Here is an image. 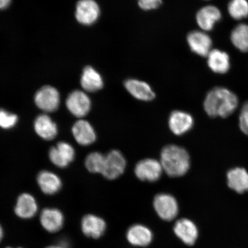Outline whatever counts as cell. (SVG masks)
<instances>
[{
  "label": "cell",
  "mask_w": 248,
  "mask_h": 248,
  "mask_svg": "<svg viewBox=\"0 0 248 248\" xmlns=\"http://www.w3.org/2000/svg\"><path fill=\"white\" fill-rule=\"evenodd\" d=\"M154 206L161 218L171 221L178 215L179 207L175 198L169 194H159L155 197Z\"/></svg>",
  "instance_id": "cell-6"
},
{
  "label": "cell",
  "mask_w": 248,
  "mask_h": 248,
  "mask_svg": "<svg viewBox=\"0 0 248 248\" xmlns=\"http://www.w3.org/2000/svg\"><path fill=\"white\" fill-rule=\"evenodd\" d=\"M64 218L61 211L55 208H46L40 216V222L42 227L49 232L60 231L63 227Z\"/></svg>",
  "instance_id": "cell-15"
},
{
  "label": "cell",
  "mask_w": 248,
  "mask_h": 248,
  "mask_svg": "<svg viewBox=\"0 0 248 248\" xmlns=\"http://www.w3.org/2000/svg\"><path fill=\"white\" fill-rule=\"evenodd\" d=\"M126 238L133 246L146 247L153 240V234L146 226L135 225L127 231Z\"/></svg>",
  "instance_id": "cell-22"
},
{
  "label": "cell",
  "mask_w": 248,
  "mask_h": 248,
  "mask_svg": "<svg viewBox=\"0 0 248 248\" xmlns=\"http://www.w3.org/2000/svg\"><path fill=\"white\" fill-rule=\"evenodd\" d=\"M46 248H66L64 246H49L48 247H46Z\"/></svg>",
  "instance_id": "cell-33"
},
{
  "label": "cell",
  "mask_w": 248,
  "mask_h": 248,
  "mask_svg": "<svg viewBox=\"0 0 248 248\" xmlns=\"http://www.w3.org/2000/svg\"><path fill=\"white\" fill-rule=\"evenodd\" d=\"M80 225L83 234L87 237L95 239L101 237L107 228L104 220L93 215H87L83 217Z\"/></svg>",
  "instance_id": "cell-19"
},
{
  "label": "cell",
  "mask_w": 248,
  "mask_h": 248,
  "mask_svg": "<svg viewBox=\"0 0 248 248\" xmlns=\"http://www.w3.org/2000/svg\"><path fill=\"white\" fill-rule=\"evenodd\" d=\"M71 131L77 143L82 146H88L94 143L97 139L94 128L85 120L77 121L74 124Z\"/></svg>",
  "instance_id": "cell-12"
},
{
  "label": "cell",
  "mask_w": 248,
  "mask_h": 248,
  "mask_svg": "<svg viewBox=\"0 0 248 248\" xmlns=\"http://www.w3.org/2000/svg\"><path fill=\"white\" fill-rule=\"evenodd\" d=\"M3 235H4V232H3V229L1 225H0V241L2 239Z\"/></svg>",
  "instance_id": "cell-32"
},
{
  "label": "cell",
  "mask_w": 248,
  "mask_h": 248,
  "mask_svg": "<svg viewBox=\"0 0 248 248\" xmlns=\"http://www.w3.org/2000/svg\"><path fill=\"white\" fill-rule=\"evenodd\" d=\"M187 42L192 52L206 57L212 51L213 41L206 32L202 30L191 31L187 36Z\"/></svg>",
  "instance_id": "cell-10"
},
{
  "label": "cell",
  "mask_w": 248,
  "mask_h": 248,
  "mask_svg": "<svg viewBox=\"0 0 248 248\" xmlns=\"http://www.w3.org/2000/svg\"><path fill=\"white\" fill-rule=\"evenodd\" d=\"M11 248V247H8V248Z\"/></svg>",
  "instance_id": "cell-34"
},
{
  "label": "cell",
  "mask_w": 248,
  "mask_h": 248,
  "mask_svg": "<svg viewBox=\"0 0 248 248\" xmlns=\"http://www.w3.org/2000/svg\"><path fill=\"white\" fill-rule=\"evenodd\" d=\"M38 210V203L33 195L29 193H23L18 197L15 207V213L19 218H32L36 215Z\"/></svg>",
  "instance_id": "cell-20"
},
{
  "label": "cell",
  "mask_w": 248,
  "mask_h": 248,
  "mask_svg": "<svg viewBox=\"0 0 248 248\" xmlns=\"http://www.w3.org/2000/svg\"><path fill=\"white\" fill-rule=\"evenodd\" d=\"M100 6L94 0H79L76 5V17L85 26H91L100 17Z\"/></svg>",
  "instance_id": "cell-7"
},
{
  "label": "cell",
  "mask_w": 248,
  "mask_h": 248,
  "mask_svg": "<svg viewBox=\"0 0 248 248\" xmlns=\"http://www.w3.org/2000/svg\"><path fill=\"white\" fill-rule=\"evenodd\" d=\"M207 63L213 72L218 74L228 73L231 69V59L227 52L212 49L207 57Z\"/></svg>",
  "instance_id": "cell-17"
},
{
  "label": "cell",
  "mask_w": 248,
  "mask_h": 248,
  "mask_svg": "<svg viewBox=\"0 0 248 248\" xmlns=\"http://www.w3.org/2000/svg\"><path fill=\"white\" fill-rule=\"evenodd\" d=\"M173 231L179 239L188 246H193L198 237L197 226L188 219L183 218L178 220L175 223Z\"/></svg>",
  "instance_id": "cell-18"
},
{
  "label": "cell",
  "mask_w": 248,
  "mask_h": 248,
  "mask_svg": "<svg viewBox=\"0 0 248 248\" xmlns=\"http://www.w3.org/2000/svg\"><path fill=\"white\" fill-rule=\"evenodd\" d=\"M231 40L238 50L248 52V24L241 23L234 27L231 34Z\"/></svg>",
  "instance_id": "cell-25"
},
{
  "label": "cell",
  "mask_w": 248,
  "mask_h": 248,
  "mask_svg": "<svg viewBox=\"0 0 248 248\" xmlns=\"http://www.w3.org/2000/svg\"><path fill=\"white\" fill-rule=\"evenodd\" d=\"M126 91L133 97L142 101H150L155 98V93L148 83L137 79H128L124 82Z\"/></svg>",
  "instance_id": "cell-14"
},
{
  "label": "cell",
  "mask_w": 248,
  "mask_h": 248,
  "mask_svg": "<svg viewBox=\"0 0 248 248\" xmlns=\"http://www.w3.org/2000/svg\"><path fill=\"white\" fill-rule=\"evenodd\" d=\"M37 182L43 193L53 195L62 188L61 179L56 173L49 170H42L37 176Z\"/></svg>",
  "instance_id": "cell-21"
},
{
  "label": "cell",
  "mask_w": 248,
  "mask_h": 248,
  "mask_svg": "<svg viewBox=\"0 0 248 248\" xmlns=\"http://www.w3.org/2000/svg\"><path fill=\"white\" fill-rule=\"evenodd\" d=\"M238 105L237 96L223 87H216L211 90L203 102L204 110L212 117H227L236 110Z\"/></svg>",
  "instance_id": "cell-1"
},
{
  "label": "cell",
  "mask_w": 248,
  "mask_h": 248,
  "mask_svg": "<svg viewBox=\"0 0 248 248\" xmlns=\"http://www.w3.org/2000/svg\"><path fill=\"white\" fill-rule=\"evenodd\" d=\"M105 156L98 152L92 153L86 156L85 164L87 170L92 173H102L103 170Z\"/></svg>",
  "instance_id": "cell-27"
},
{
  "label": "cell",
  "mask_w": 248,
  "mask_h": 248,
  "mask_svg": "<svg viewBox=\"0 0 248 248\" xmlns=\"http://www.w3.org/2000/svg\"><path fill=\"white\" fill-rule=\"evenodd\" d=\"M18 120L16 114L0 108V128L4 129L13 128L16 125Z\"/></svg>",
  "instance_id": "cell-28"
},
{
  "label": "cell",
  "mask_w": 248,
  "mask_h": 248,
  "mask_svg": "<svg viewBox=\"0 0 248 248\" xmlns=\"http://www.w3.org/2000/svg\"><path fill=\"white\" fill-rule=\"evenodd\" d=\"M34 101L36 107L45 113H52L58 109L61 103L60 93L51 86H45L36 93Z\"/></svg>",
  "instance_id": "cell-3"
},
{
  "label": "cell",
  "mask_w": 248,
  "mask_h": 248,
  "mask_svg": "<svg viewBox=\"0 0 248 248\" xmlns=\"http://www.w3.org/2000/svg\"><path fill=\"white\" fill-rule=\"evenodd\" d=\"M228 185L229 188L237 193L248 191V172L243 168H234L227 173Z\"/></svg>",
  "instance_id": "cell-24"
},
{
  "label": "cell",
  "mask_w": 248,
  "mask_h": 248,
  "mask_svg": "<svg viewBox=\"0 0 248 248\" xmlns=\"http://www.w3.org/2000/svg\"><path fill=\"white\" fill-rule=\"evenodd\" d=\"M48 156L51 162L60 168H65L69 165L76 157V151L70 144L61 141L49 149Z\"/></svg>",
  "instance_id": "cell-8"
},
{
  "label": "cell",
  "mask_w": 248,
  "mask_h": 248,
  "mask_svg": "<svg viewBox=\"0 0 248 248\" xmlns=\"http://www.w3.org/2000/svg\"><path fill=\"white\" fill-rule=\"evenodd\" d=\"M34 130L40 138L45 140H52L58 133L57 124L48 114H40L33 123Z\"/></svg>",
  "instance_id": "cell-16"
},
{
  "label": "cell",
  "mask_w": 248,
  "mask_h": 248,
  "mask_svg": "<svg viewBox=\"0 0 248 248\" xmlns=\"http://www.w3.org/2000/svg\"><path fill=\"white\" fill-rule=\"evenodd\" d=\"M221 18L222 13L219 9L209 5L204 6L198 11L195 19L201 30L207 32L212 31Z\"/></svg>",
  "instance_id": "cell-11"
},
{
  "label": "cell",
  "mask_w": 248,
  "mask_h": 248,
  "mask_svg": "<svg viewBox=\"0 0 248 248\" xmlns=\"http://www.w3.org/2000/svg\"><path fill=\"white\" fill-rule=\"evenodd\" d=\"M228 12L232 19H245L248 17V0H231L228 5Z\"/></svg>",
  "instance_id": "cell-26"
},
{
  "label": "cell",
  "mask_w": 248,
  "mask_h": 248,
  "mask_svg": "<svg viewBox=\"0 0 248 248\" xmlns=\"http://www.w3.org/2000/svg\"><path fill=\"white\" fill-rule=\"evenodd\" d=\"M163 170L160 162L154 159H145L136 164L135 173L142 181L154 182L160 178Z\"/></svg>",
  "instance_id": "cell-9"
},
{
  "label": "cell",
  "mask_w": 248,
  "mask_h": 248,
  "mask_svg": "<svg viewBox=\"0 0 248 248\" xmlns=\"http://www.w3.org/2000/svg\"></svg>",
  "instance_id": "cell-35"
},
{
  "label": "cell",
  "mask_w": 248,
  "mask_h": 248,
  "mask_svg": "<svg viewBox=\"0 0 248 248\" xmlns=\"http://www.w3.org/2000/svg\"><path fill=\"white\" fill-rule=\"evenodd\" d=\"M163 169L170 177H180L188 172L190 167V156L184 148L169 145L161 153Z\"/></svg>",
  "instance_id": "cell-2"
},
{
  "label": "cell",
  "mask_w": 248,
  "mask_h": 248,
  "mask_svg": "<svg viewBox=\"0 0 248 248\" xmlns=\"http://www.w3.org/2000/svg\"><path fill=\"white\" fill-rule=\"evenodd\" d=\"M138 2L139 7L146 11L156 9L162 4V0H138Z\"/></svg>",
  "instance_id": "cell-30"
},
{
  "label": "cell",
  "mask_w": 248,
  "mask_h": 248,
  "mask_svg": "<svg viewBox=\"0 0 248 248\" xmlns=\"http://www.w3.org/2000/svg\"><path fill=\"white\" fill-rule=\"evenodd\" d=\"M68 110L77 118L85 117L91 110L92 102L86 93L74 91L68 95L66 101Z\"/></svg>",
  "instance_id": "cell-4"
},
{
  "label": "cell",
  "mask_w": 248,
  "mask_h": 248,
  "mask_svg": "<svg viewBox=\"0 0 248 248\" xmlns=\"http://www.w3.org/2000/svg\"><path fill=\"white\" fill-rule=\"evenodd\" d=\"M169 125L173 134L181 136L193 128L194 119L191 114L186 111L175 110L170 114Z\"/></svg>",
  "instance_id": "cell-13"
},
{
  "label": "cell",
  "mask_w": 248,
  "mask_h": 248,
  "mask_svg": "<svg viewBox=\"0 0 248 248\" xmlns=\"http://www.w3.org/2000/svg\"><path fill=\"white\" fill-rule=\"evenodd\" d=\"M11 0H0V9L7 8L10 4Z\"/></svg>",
  "instance_id": "cell-31"
},
{
  "label": "cell",
  "mask_w": 248,
  "mask_h": 248,
  "mask_svg": "<svg viewBox=\"0 0 248 248\" xmlns=\"http://www.w3.org/2000/svg\"><path fill=\"white\" fill-rule=\"evenodd\" d=\"M126 166L125 157L120 151L113 150L105 156V164L101 174L108 180H114L122 175Z\"/></svg>",
  "instance_id": "cell-5"
},
{
  "label": "cell",
  "mask_w": 248,
  "mask_h": 248,
  "mask_svg": "<svg viewBox=\"0 0 248 248\" xmlns=\"http://www.w3.org/2000/svg\"><path fill=\"white\" fill-rule=\"evenodd\" d=\"M239 125L242 132L248 136V101L244 104L241 108Z\"/></svg>",
  "instance_id": "cell-29"
},
{
  "label": "cell",
  "mask_w": 248,
  "mask_h": 248,
  "mask_svg": "<svg viewBox=\"0 0 248 248\" xmlns=\"http://www.w3.org/2000/svg\"><path fill=\"white\" fill-rule=\"evenodd\" d=\"M80 85L86 92L94 93L103 88L104 80L101 74L94 68L86 66L80 78Z\"/></svg>",
  "instance_id": "cell-23"
}]
</instances>
